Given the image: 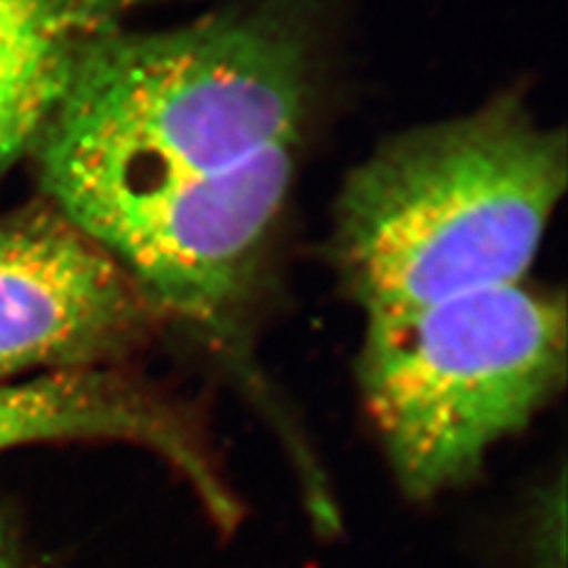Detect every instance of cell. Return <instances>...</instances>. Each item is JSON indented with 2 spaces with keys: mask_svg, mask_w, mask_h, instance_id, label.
Masks as SVG:
<instances>
[{
  "mask_svg": "<svg viewBox=\"0 0 568 568\" xmlns=\"http://www.w3.org/2000/svg\"><path fill=\"white\" fill-rule=\"evenodd\" d=\"M310 49L283 11H227L114 34L44 131L55 211L102 244L148 206L278 143L302 140Z\"/></svg>",
  "mask_w": 568,
  "mask_h": 568,
  "instance_id": "6da1fadb",
  "label": "cell"
},
{
  "mask_svg": "<svg viewBox=\"0 0 568 568\" xmlns=\"http://www.w3.org/2000/svg\"><path fill=\"white\" fill-rule=\"evenodd\" d=\"M567 140L514 95L384 143L347 178L335 262L366 316L525 283L565 196Z\"/></svg>",
  "mask_w": 568,
  "mask_h": 568,
  "instance_id": "7a4b0ae2",
  "label": "cell"
},
{
  "mask_svg": "<svg viewBox=\"0 0 568 568\" xmlns=\"http://www.w3.org/2000/svg\"><path fill=\"white\" fill-rule=\"evenodd\" d=\"M567 375L565 297L525 283L366 316L365 408L408 497L466 485Z\"/></svg>",
  "mask_w": 568,
  "mask_h": 568,
  "instance_id": "3957f363",
  "label": "cell"
},
{
  "mask_svg": "<svg viewBox=\"0 0 568 568\" xmlns=\"http://www.w3.org/2000/svg\"><path fill=\"white\" fill-rule=\"evenodd\" d=\"M302 140L190 183L112 232L100 246L161 318L182 323L232 366L265 251L288 201Z\"/></svg>",
  "mask_w": 568,
  "mask_h": 568,
  "instance_id": "277c9868",
  "label": "cell"
},
{
  "mask_svg": "<svg viewBox=\"0 0 568 568\" xmlns=\"http://www.w3.org/2000/svg\"><path fill=\"white\" fill-rule=\"evenodd\" d=\"M159 318L121 265L58 211L0 224V386L28 371L110 368Z\"/></svg>",
  "mask_w": 568,
  "mask_h": 568,
  "instance_id": "5b68a950",
  "label": "cell"
},
{
  "mask_svg": "<svg viewBox=\"0 0 568 568\" xmlns=\"http://www.w3.org/2000/svg\"><path fill=\"white\" fill-rule=\"evenodd\" d=\"M110 440L145 448L175 467L222 527L239 504L190 408L110 368L55 371L0 386V453L9 448Z\"/></svg>",
  "mask_w": 568,
  "mask_h": 568,
  "instance_id": "8992f818",
  "label": "cell"
},
{
  "mask_svg": "<svg viewBox=\"0 0 568 568\" xmlns=\"http://www.w3.org/2000/svg\"><path fill=\"white\" fill-rule=\"evenodd\" d=\"M135 0H0V169L39 143Z\"/></svg>",
  "mask_w": 568,
  "mask_h": 568,
  "instance_id": "52a82bcc",
  "label": "cell"
},
{
  "mask_svg": "<svg viewBox=\"0 0 568 568\" xmlns=\"http://www.w3.org/2000/svg\"><path fill=\"white\" fill-rule=\"evenodd\" d=\"M0 568H18V560L13 554V544L9 539L7 528L0 525Z\"/></svg>",
  "mask_w": 568,
  "mask_h": 568,
  "instance_id": "ba28073f",
  "label": "cell"
}]
</instances>
